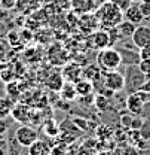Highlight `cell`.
Returning a JSON list of instances; mask_svg holds the SVG:
<instances>
[{"instance_id":"obj_28","label":"cell","mask_w":150,"mask_h":155,"mask_svg":"<svg viewBox=\"0 0 150 155\" xmlns=\"http://www.w3.org/2000/svg\"><path fill=\"white\" fill-rule=\"evenodd\" d=\"M134 116H135V115H134V114H131V112H129V114H122V115H120V124L129 130V128H131V124H132Z\"/></svg>"},{"instance_id":"obj_38","label":"cell","mask_w":150,"mask_h":155,"mask_svg":"<svg viewBox=\"0 0 150 155\" xmlns=\"http://www.w3.org/2000/svg\"><path fill=\"white\" fill-rule=\"evenodd\" d=\"M140 90H141V91H146V93H150V78L146 79V82L143 84V87H141Z\"/></svg>"},{"instance_id":"obj_21","label":"cell","mask_w":150,"mask_h":155,"mask_svg":"<svg viewBox=\"0 0 150 155\" xmlns=\"http://www.w3.org/2000/svg\"><path fill=\"white\" fill-rule=\"evenodd\" d=\"M61 97L67 101H73L77 97V91H76V85L73 82H64L62 88H61Z\"/></svg>"},{"instance_id":"obj_42","label":"cell","mask_w":150,"mask_h":155,"mask_svg":"<svg viewBox=\"0 0 150 155\" xmlns=\"http://www.w3.org/2000/svg\"><path fill=\"white\" fill-rule=\"evenodd\" d=\"M98 155H110V152H107V151H104V152H100Z\"/></svg>"},{"instance_id":"obj_19","label":"cell","mask_w":150,"mask_h":155,"mask_svg":"<svg viewBox=\"0 0 150 155\" xmlns=\"http://www.w3.org/2000/svg\"><path fill=\"white\" fill-rule=\"evenodd\" d=\"M11 115L14 116L15 121H18V122H27V121H30V118H31L30 109H28L25 104H17V106H14Z\"/></svg>"},{"instance_id":"obj_10","label":"cell","mask_w":150,"mask_h":155,"mask_svg":"<svg viewBox=\"0 0 150 155\" xmlns=\"http://www.w3.org/2000/svg\"><path fill=\"white\" fill-rule=\"evenodd\" d=\"M70 8L76 15L91 14L97 9V0H70Z\"/></svg>"},{"instance_id":"obj_27","label":"cell","mask_w":150,"mask_h":155,"mask_svg":"<svg viewBox=\"0 0 150 155\" xmlns=\"http://www.w3.org/2000/svg\"><path fill=\"white\" fill-rule=\"evenodd\" d=\"M43 130H45V133L48 136H52V137H55L58 134V127L55 125V122L54 121H48L45 125H43Z\"/></svg>"},{"instance_id":"obj_2","label":"cell","mask_w":150,"mask_h":155,"mask_svg":"<svg viewBox=\"0 0 150 155\" xmlns=\"http://www.w3.org/2000/svg\"><path fill=\"white\" fill-rule=\"evenodd\" d=\"M97 64L101 69V72L106 73V72L117 70L120 67V64H122V58H120V54H119V51L116 48L109 46L106 49L98 51V54H97Z\"/></svg>"},{"instance_id":"obj_11","label":"cell","mask_w":150,"mask_h":155,"mask_svg":"<svg viewBox=\"0 0 150 155\" xmlns=\"http://www.w3.org/2000/svg\"><path fill=\"white\" fill-rule=\"evenodd\" d=\"M125 104H126L128 112H131V114H134V115H141V114L144 112V106H146V103L141 100V97L138 96L137 91H135V93H131V94H128Z\"/></svg>"},{"instance_id":"obj_39","label":"cell","mask_w":150,"mask_h":155,"mask_svg":"<svg viewBox=\"0 0 150 155\" xmlns=\"http://www.w3.org/2000/svg\"><path fill=\"white\" fill-rule=\"evenodd\" d=\"M5 134H6V133H0V148H6V146H8V142H6Z\"/></svg>"},{"instance_id":"obj_23","label":"cell","mask_w":150,"mask_h":155,"mask_svg":"<svg viewBox=\"0 0 150 155\" xmlns=\"http://www.w3.org/2000/svg\"><path fill=\"white\" fill-rule=\"evenodd\" d=\"M64 78L62 75L59 73V72H56V73H52L51 78L48 79V87L52 90V91H61V88H62V85H64Z\"/></svg>"},{"instance_id":"obj_29","label":"cell","mask_w":150,"mask_h":155,"mask_svg":"<svg viewBox=\"0 0 150 155\" xmlns=\"http://www.w3.org/2000/svg\"><path fill=\"white\" fill-rule=\"evenodd\" d=\"M137 66L146 76L150 78V60H140V63Z\"/></svg>"},{"instance_id":"obj_26","label":"cell","mask_w":150,"mask_h":155,"mask_svg":"<svg viewBox=\"0 0 150 155\" xmlns=\"http://www.w3.org/2000/svg\"><path fill=\"white\" fill-rule=\"evenodd\" d=\"M6 40H8V43L11 46H17V45H19V42H21V35H19L18 31L12 30V31L8 33V39Z\"/></svg>"},{"instance_id":"obj_18","label":"cell","mask_w":150,"mask_h":155,"mask_svg":"<svg viewBox=\"0 0 150 155\" xmlns=\"http://www.w3.org/2000/svg\"><path fill=\"white\" fill-rule=\"evenodd\" d=\"M39 6H40V0H18L15 5V8L24 15L34 12L36 9H39Z\"/></svg>"},{"instance_id":"obj_30","label":"cell","mask_w":150,"mask_h":155,"mask_svg":"<svg viewBox=\"0 0 150 155\" xmlns=\"http://www.w3.org/2000/svg\"><path fill=\"white\" fill-rule=\"evenodd\" d=\"M110 2H112L114 6H117L122 12H125V11H126V9H128V8L132 5L131 0H110Z\"/></svg>"},{"instance_id":"obj_20","label":"cell","mask_w":150,"mask_h":155,"mask_svg":"<svg viewBox=\"0 0 150 155\" xmlns=\"http://www.w3.org/2000/svg\"><path fill=\"white\" fill-rule=\"evenodd\" d=\"M76 85V91H77V96L79 97H88L94 93V84L91 81H86V79H80L75 84Z\"/></svg>"},{"instance_id":"obj_31","label":"cell","mask_w":150,"mask_h":155,"mask_svg":"<svg viewBox=\"0 0 150 155\" xmlns=\"http://www.w3.org/2000/svg\"><path fill=\"white\" fill-rule=\"evenodd\" d=\"M6 91H8V94L12 97V98H15V97L19 94V90H18V85L15 84V82H8V87H6Z\"/></svg>"},{"instance_id":"obj_16","label":"cell","mask_w":150,"mask_h":155,"mask_svg":"<svg viewBox=\"0 0 150 155\" xmlns=\"http://www.w3.org/2000/svg\"><path fill=\"white\" fill-rule=\"evenodd\" d=\"M135 28H137V25L132 24V22H129V21H126V19H123V21L116 27L117 35H119V39H120V40L131 39L132 35H134V31H135Z\"/></svg>"},{"instance_id":"obj_24","label":"cell","mask_w":150,"mask_h":155,"mask_svg":"<svg viewBox=\"0 0 150 155\" xmlns=\"http://www.w3.org/2000/svg\"><path fill=\"white\" fill-rule=\"evenodd\" d=\"M94 103L100 110H106V109L109 107V98L106 96H103V94H100V93H98L97 97L94 98Z\"/></svg>"},{"instance_id":"obj_37","label":"cell","mask_w":150,"mask_h":155,"mask_svg":"<svg viewBox=\"0 0 150 155\" xmlns=\"http://www.w3.org/2000/svg\"><path fill=\"white\" fill-rule=\"evenodd\" d=\"M73 122L76 124V127H79V130H82V131L86 130V121L83 118H75Z\"/></svg>"},{"instance_id":"obj_40","label":"cell","mask_w":150,"mask_h":155,"mask_svg":"<svg viewBox=\"0 0 150 155\" xmlns=\"http://www.w3.org/2000/svg\"><path fill=\"white\" fill-rule=\"evenodd\" d=\"M6 17H8V9H5V8L0 6V21H3Z\"/></svg>"},{"instance_id":"obj_14","label":"cell","mask_w":150,"mask_h":155,"mask_svg":"<svg viewBox=\"0 0 150 155\" xmlns=\"http://www.w3.org/2000/svg\"><path fill=\"white\" fill-rule=\"evenodd\" d=\"M48 57H49V61L52 63V64H56V66H64L65 63H67V52L59 46V45H56V46H52L51 49H49V52H48Z\"/></svg>"},{"instance_id":"obj_5","label":"cell","mask_w":150,"mask_h":155,"mask_svg":"<svg viewBox=\"0 0 150 155\" xmlns=\"http://www.w3.org/2000/svg\"><path fill=\"white\" fill-rule=\"evenodd\" d=\"M103 78H104V87L112 90L113 93H120L125 90V76L122 72H119V69L103 73Z\"/></svg>"},{"instance_id":"obj_22","label":"cell","mask_w":150,"mask_h":155,"mask_svg":"<svg viewBox=\"0 0 150 155\" xmlns=\"http://www.w3.org/2000/svg\"><path fill=\"white\" fill-rule=\"evenodd\" d=\"M14 101L8 97H0V119H5L12 114Z\"/></svg>"},{"instance_id":"obj_43","label":"cell","mask_w":150,"mask_h":155,"mask_svg":"<svg viewBox=\"0 0 150 155\" xmlns=\"http://www.w3.org/2000/svg\"><path fill=\"white\" fill-rule=\"evenodd\" d=\"M132 3H138V5H140V3H141V2H143V0H131Z\"/></svg>"},{"instance_id":"obj_33","label":"cell","mask_w":150,"mask_h":155,"mask_svg":"<svg viewBox=\"0 0 150 155\" xmlns=\"http://www.w3.org/2000/svg\"><path fill=\"white\" fill-rule=\"evenodd\" d=\"M95 154H97L95 149L88 148V146H85V145H82V146L79 148V151H77V155H95Z\"/></svg>"},{"instance_id":"obj_41","label":"cell","mask_w":150,"mask_h":155,"mask_svg":"<svg viewBox=\"0 0 150 155\" xmlns=\"http://www.w3.org/2000/svg\"><path fill=\"white\" fill-rule=\"evenodd\" d=\"M0 155H6V148H0Z\"/></svg>"},{"instance_id":"obj_12","label":"cell","mask_w":150,"mask_h":155,"mask_svg":"<svg viewBox=\"0 0 150 155\" xmlns=\"http://www.w3.org/2000/svg\"><path fill=\"white\" fill-rule=\"evenodd\" d=\"M119 54H120V58H122V64L123 66H137L140 63V54H138V49H134V48H129L128 45L123 46V48H119L117 49Z\"/></svg>"},{"instance_id":"obj_6","label":"cell","mask_w":150,"mask_h":155,"mask_svg":"<svg viewBox=\"0 0 150 155\" xmlns=\"http://www.w3.org/2000/svg\"><path fill=\"white\" fill-rule=\"evenodd\" d=\"M82 69L83 67H80L77 61H67L62 66L61 75H62L65 82H73V84H76L77 81L82 79Z\"/></svg>"},{"instance_id":"obj_15","label":"cell","mask_w":150,"mask_h":155,"mask_svg":"<svg viewBox=\"0 0 150 155\" xmlns=\"http://www.w3.org/2000/svg\"><path fill=\"white\" fill-rule=\"evenodd\" d=\"M82 79H86V81H91L92 84L103 79V72L101 69L98 67V64H86L83 69H82Z\"/></svg>"},{"instance_id":"obj_3","label":"cell","mask_w":150,"mask_h":155,"mask_svg":"<svg viewBox=\"0 0 150 155\" xmlns=\"http://www.w3.org/2000/svg\"><path fill=\"white\" fill-rule=\"evenodd\" d=\"M123 76H125V90L128 94L138 91L147 79V76L138 69V66H125Z\"/></svg>"},{"instance_id":"obj_9","label":"cell","mask_w":150,"mask_h":155,"mask_svg":"<svg viewBox=\"0 0 150 155\" xmlns=\"http://www.w3.org/2000/svg\"><path fill=\"white\" fill-rule=\"evenodd\" d=\"M79 27L83 33H94L95 30H98L100 27V19L95 15V12L91 14H83V15H79Z\"/></svg>"},{"instance_id":"obj_36","label":"cell","mask_w":150,"mask_h":155,"mask_svg":"<svg viewBox=\"0 0 150 155\" xmlns=\"http://www.w3.org/2000/svg\"><path fill=\"white\" fill-rule=\"evenodd\" d=\"M138 54H140L141 60H150V45L149 46H144V48H140Z\"/></svg>"},{"instance_id":"obj_4","label":"cell","mask_w":150,"mask_h":155,"mask_svg":"<svg viewBox=\"0 0 150 155\" xmlns=\"http://www.w3.org/2000/svg\"><path fill=\"white\" fill-rule=\"evenodd\" d=\"M37 139H39L37 130L34 127H31V125H21V127H18L15 130V140L22 148H30Z\"/></svg>"},{"instance_id":"obj_17","label":"cell","mask_w":150,"mask_h":155,"mask_svg":"<svg viewBox=\"0 0 150 155\" xmlns=\"http://www.w3.org/2000/svg\"><path fill=\"white\" fill-rule=\"evenodd\" d=\"M51 151H52V148H51L46 142L37 139V140L28 148V155H52Z\"/></svg>"},{"instance_id":"obj_7","label":"cell","mask_w":150,"mask_h":155,"mask_svg":"<svg viewBox=\"0 0 150 155\" xmlns=\"http://www.w3.org/2000/svg\"><path fill=\"white\" fill-rule=\"evenodd\" d=\"M89 42H91V46L97 51L109 48L110 46V33H109V30H104V28L95 30L94 33H91Z\"/></svg>"},{"instance_id":"obj_25","label":"cell","mask_w":150,"mask_h":155,"mask_svg":"<svg viewBox=\"0 0 150 155\" xmlns=\"http://www.w3.org/2000/svg\"><path fill=\"white\" fill-rule=\"evenodd\" d=\"M9 48H11V45L8 43V40L0 39V63L6 61L8 54H9Z\"/></svg>"},{"instance_id":"obj_34","label":"cell","mask_w":150,"mask_h":155,"mask_svg":"<svg viewBox=\"0 0 150 155\" xmlns=\"http://www.w3.org/2000/svg\"><path fill=\"white\" fill-rule=\"evenodd\" d=\"M140 9H141L144 18H150V3H147V2H141V3H140Z\"/></svg>"},{"instance_id":"obj_8","label":"cell","mask_w":150,"mask_h":155,"mask_svg":"<svg viewBox=\"0 0 150 155\" xmlns=\"http://www.w3.org/2000/svg\"><path fill=\"white\" fill-rule=\"evenodd\" d=\"M131 40L137 49L144 48V46H149L150 45V27L149 25H137Z\"/></svg>"},{"instance_id":"obj_1","label":"cell","mask_w":150,"mask_h":155,"mask_svg":"<svg viewBox=\"0 0 150 155\" xmlns=\"http://www.w3.org/2000/svg\"><path fill=\"white\" fill-rule=\"evenodd\" d=\"M95 15L98 17L100 25L104 30L114 28V27H117L123 21V12L117 6H114L110 0H106L100 6H97Z\"/></svg>"},{"instance_id":"obj_35","label":"cell","mask_w":150,"mask_h":155,"mask_svg":"<svg viewBox=\"0 0 150 155\" xmlns=\"http://www.w3.org/2000/svg\"><path fill=\"white\" fill-rule=\"evenodd\" d=\"M17 2H18V0H0V6L5 8V9H8V11H11V9L15 8Z\"/></svg>"},{"instance_id":"obj_32","label":"cell","mask_w":150,"mask_h":155,"mask_svg":"<svg viewBox=\"0 0 150 155\" xmlns=\"http://www.w3.org/2000/svg\"><path fill=\"white\" fill-rule=\"evenodd\" d=\"M0 79L5 81L6 84H8V82H12V79H14L12 70H2V72H0Z\"/></svg>"},{"instance_id":"obj_13","label":"cell","mask_w":150,"mask_h":155,"mask_svg":"<svg viewBox=\"0 0 150 155\" xmlns=\"http://www.w3.org/2000/svg\"><path fill=\"white\" fill-rule=\"evenodd\" d=\"M123 19L129 21L135 25H141L143 21H144V17H143V12L140 9V5L138 3H132L131 6L123 12Z\"/></svg>"}]
</instances>
